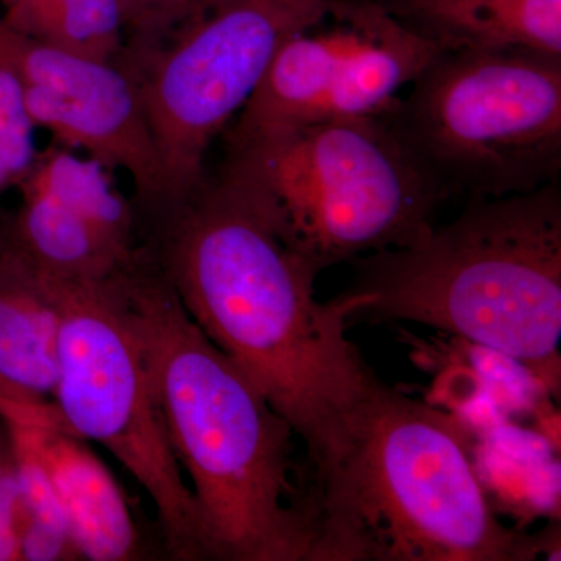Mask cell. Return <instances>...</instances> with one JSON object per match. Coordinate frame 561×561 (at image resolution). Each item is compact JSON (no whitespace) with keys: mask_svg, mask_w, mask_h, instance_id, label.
<instances>
[{"mask_svg":"<svg viewBox=\"0 0 561 561\" xmlns=\"http://www.w3.org/2000/svg\"><path fill=\"white\" fill-rule=\"evenodd\" d=\"M138 236L195 324L305 443L309 483L321 481L381 381L346 337L348 301L317 300L319 273L260 195L221 168L139 210Z\"/></svg>","mask_w":561,"mask_h":561,"instance_id":"cell-1","label":"cell"},{"mask_svg":"<svg viewBox=\"0 0 561 561\" xmlns=\"http://www.w3.org/2000/svg\"><path fill=\"white\" fill-rule=\"evenodd\" d=\"M111 287L213 560L313 561L308 497L291 479L290 424L195 324L142 243Z\"/></svg>","mask_w":561,"mask_h":561,"instance_id":"cell-2","label":"cell"},{"mask_svg":"<svg viewBox=\"0 0 561 561\" xmlns=\"http://www.w3.org/2000/svg\"><path fill=\"white\" fill-rule=\"evenodd\" d=\"M354 319L408 320L522 362L559 390L561 187L468 201L419 245L351 261Z\"/></svg>","mask_w":561,"mask_h":561,"instance_id":"cell-3","label":"cell"},{"mask_svg":"<svg viewBox=\"0 0 561 561\" xmlns=\"http://www.w3.org/2000/svg\"><path fill=\"white\" fill-rule=\"evenodd\" d=\"M313 561H523L537 542L494 516L459 421L379 381L345 451L309 489Z\"/></svg>","mask_w":561,"mask_h":561,"instance_id":"cell-4","label":"cell"},{"mask_svg":"<svg viewBox=\"0 0 561 561\" xmlns=\"http://www.w3.org/2000/svg\"><path fill=\"white\" fill-rule=\"evenodd\" d=\"M225 171L249 184L317 273L419 245L446 201L387 117L313 122L227 140Z\"/></svg>","mask_w":561,"mask_h":561,"instance_id":"cell-5","label":"cell"},{"mask_svg":"<svg viewBox=\"0 0 561 561\" xmlns=\"http://www.w3.org/2000/svg\"><path fill=\"white\" fill-rule=\"evenodd\" d=\"M446 198H501L561 172V55L440 51L389 116Z\"/></svg>","mask_w":561,"mask_h":561,"instance_id":"cell-6","label":"cell"},{"mask_svg":"<svg viewBox=\"0 0 561 561\" xmlns=\"http://www.w3.org/2000/svg\"><path fill=\"white\" fill-rule=\"evenodd\" d=\"M111 278L103 283L55 278L61 290L62 321L51 401L70 430L105 446L147 491L175 559L213 560L197 502L173 454Z\"/></svg>","mask_w":561,"mask_h":561,"instance_id":"cell-7","label":"cell"},{"mask_svg":"<svg viewBox=\"0 0 561 561\" xmlns=\"http://www.w3.org/2000/svg\"><path fill=\"white\" fill-rule=\"evenodd\" d=\"M328 2L208 0L157 49L121 54L146 103L164 201L203 179L209 147L249 102L284 41Z\"/></svg>","mask_w":561,"mask_h":561,"instance_id":"cell-8","label":"cell"},{"mask_svg":"<svg viewBox=\"0 0 561 561\" xmlns=\"http://www.w3.org/2000/svg\"><path fill=\"white\" fill-rule=\"evenodd\" d=\"M440 51L379 0H330L284 41L225 140L313 122L387 117Z\"/></svg>","mask_w":561,"mask_h":561,"instance_id":"cell-9","label":"cell"},{"mask_svg":"<svg viewBox=\"0 0 561 561\" xmlns=\"http://www.w3.org/2000/svg\"><path fill=\"white\" fill-rule=\"evenodd\" d=\"M0 58L21 81L36 130L127 173L136 209L165 198V179L135 76L119 61L70 54L21 35L0 18Z\"/></svg>","mask_w":561,"mask_h":561,"instance_id":"cell-10","label":"cell"},{"mask_svg":"<svg viewBox=\"0 0 561 561\" xmlns=\"http://www.w3.org/2000/svg\"><path fill=\"white\" fill-rule=\"evenodd\" d=\"M36 442L57 491L77 557L139 559V535L121 486L88 440L62 421L54 401L27 400Z\"/></svg>","mask_w":561,"mask_h":561,"instance_id":"cell-11","label":"cell"},{"mask_svg":"<svg viewBox=\"0 0 561 561\" xmlns=\"http://www.w3.org/2000/svg\"><path fill=\"white\" fill-rule=\"evenodd\" d=\"M62 298L0 227V391L51 401L58 381Z\"/></svg>","mask_w":561,"mask_h":561,"instance_id":"cell-12","label":"cell"},{"mask_svg":"<svg viewBox=\"0 0 561 561\" xmlns=\"http://www.w3.org/2000/svg\"><path fill=\"white\" fill-rule=\"evenodd\" d=\"M442 51L523 49L561 55V0H379Z\"/></svg>","mask_w":561,"mask_h":561,"instance_id":"cell-13","label":"cell"},{"mask_svg":"<svg viewBox=\"0 0 561 561\" xmlns=\"http://www.w3.org/2000/svg\"><path fill=\"white\" fill-rule=\"evenodd\" d=\"M22 202L5 225L14 243L47 275L72 283H103L133 256H125L81 217L35 184L24 183Z\"/></svg>","mask_w":561,"mask_h":561,"instance_id":"cell-14","label":"cell"},{"mask_svg":"<svg viewBox=\"0 0 561 561\" xmlns=\"http://www.w3.org/2000/svg\"><path fill=\"white\" fill-rule=\"evenodd\" d=\"M113 173L101 161L51 140L38 151L24 181L57 198L114 249L131 256L139 247L138 213L117 190Z\"/></svg>","mask_w":561,"mask_h":561,"instance_id":"cell-15","label":"cell"},{"mask_svg":"<svg viewBox=\"0 0 561 561\" xmlns=\"http://www.w3.org/2000/svg\"><path fill=\"white\" fill-rule=\"evenodd\" d=\"M0 421L5 431L24 507L22 560L79 559L70 540L57 491L39 453L35 427L27 411V398L0 391Z\"/></svg>","mask_w":561,"mask_h":561,"instance_id":"cell-16","label":"cell"},{"mask_svg":"<svg viewBox=\"0 0 561 561\" xmlns=\"http://www.w3.org/2000/svg\"><path fill=\"white\" fill-rule=\"evenodd\" d=\"M2 21L21 35L70 54L114 61L125 28L114 0H0Z\"/></svg>","mask_w":561,"mask_h":561,"instance_id":"cell-17","label":"cell"},{"mask_svg":"<svg viewBox=\"0 0 561 561\" xmlns=\"http://www.w3.org/2000/svg\"><path fill=\"white\" fill-rule=\"evenodd\" d=\"M35 125L25 108L21 81L0 58V197L27 179L38 149Z\"/></svg>","mask_w":561,"mask_h":561,"instance_id":"cell-18","label":"cell"},{"mask_svg":"<svg viewBox=\"0 0 561 561\" xmlns=\"http://www.w3.org/2000/svg\"><path fill=\"white\" fill-rule=\"evenodd\" d=\"M125 28V54L160 47L205 9V0H114Z\"/></svg>","mask_w":561,"mask_h":561,"instance_id":"cell-19","label":"cell"},{"mask_svg":"<svg viewBox=\"0 0 561 561\" xmlns=\"http://www.w3.org/2000/svg\"><path fill=\"white\" fill-rule=\"evenodd\" d=\"M24 507L7 438L0 442V561H20Z\"/></svg>","mask_w":561,"mask_h":561,"instance_id":"cell-20","label":"cell"},{"mask_svg":"<svg viewBox=\"0 0 561 561\" xmlns=\"http://www.w3.org/2000/svg\"><path fill=\"white\" fill-rule=\"evenodd\" d=\"M206 3H208V0H205V7H206Z\"/></svg>","mask_w":561,"mask_h":561,"instance_id":"cell-21","label":"cell"}]
</instances>
